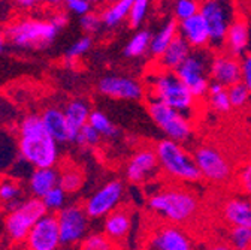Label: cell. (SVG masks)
Returning a JSON list of instances; mask_svg holds the SVG:
<instances>
[{"instance_id":"cell-22","label":"cell","mask_w":251,"mask_h":250,"mask_svg":"<svg viewBox=\"0 0 251 250\" xmlns=\"http://www.w3.org/2000/svg\"><path fill=\"white\" fill-rule=\"evenodd\" d=\"M58 177L60 174L54 169V167L35 168L28 178L30 194L36 198H42L52 187L58 186Z\"/></svg>"},{"instance_id":"cell-31","label":"cell","mask_w":251,"mask_h":250,"mask_svg":"<svg viewBox=\"0 0 251 250\" xmlns=\"http://www.w3.org/2000/svg\"><path fill=\"white\" fill-rule=\"evenodd\" d=\"M88 123L102 137H106V138H115V137H118V132L120 131L114 126V123L103 112H100V111H93V112H90Z\"/></svg>"},{"instance_id":"cell-21","label":"cell","mask_w":251,"mask_h":250,"mask_svg":"<svg viewBox=\"0 0 251 250\" xmlns=\"http://www.w3.org/2000/svg\"><path fill=\"white\" fill-rule=\"evenodd\" d=\"M223 219L230 226L251 228V198H233L223 205Z\"/></svg>"},{"instance_id":"cell-39","label":"cell","mask_w":251,"mask_h":250,"mask_svg":"<svg viewBox=\"0 0 251 250\" xmlns=\"http://www.w3.org/2000/svg\"><path fill=\"white\" fill-rule=\"evenodd\" d=\"M100 134L94 129L90 123H85L84 126L79 129V132H78V135H76V138H75V144H78V145H81V147H88V145H96V144H99V141H100Z\"/></svg>"},{"instance_id":"cell-50","label":"cell","mask_w":251,"mask_h":250,"mask_svg":"<svg viewBox=\"0 0 251 250\" xmlns=\"http://www.w3.org/2000/svg\"><path fill=\"white\" fill-rule=\"evenodd\" d=\"M3 45H5V36L2 32H0V53L3 51Z\"/></svg>"},{"instance_id":"cell-18","label":"cell","mask_w":251,"mask_h":250,"mask_svg":"<svg viewBox=\"0 0 251 250\" xmlns=\"http://www.w3.org/2000/svg\"><path fill=\"white\" fill-rule=\"evenodd\" d=\"M178 32L188 44H190L193 50L206 48L211 42L209 27L201 12L196 15H192L190 18L181 20L178 23Z\"/></svg>"},{"instance_id":"cell-23","label":"cell","mask_w":251,"mask_h":250,"mask_svg":"<svg viewBox=\"0 0 251 250\" xmlns=\"http://www.w3.org/2000/svg\"><path fill=\"white\" fill-rule=\"evenodd\" d=\"M192 47L188 44L179 33L178 36L169 44V47L166 48V51L159 57V66L163 69H169V71H175L182 61L190 56L192 53Z\"/></svg>"},{"instance_id":"cell-53","label":"cell","mask_w":251,"mask_h":250,"mask_svg":"<svg viewBox=\"0 0 251 250\" xmlns=\"http://www.w3.org/2000/svg\"><path fill=\"white\" fill-rule=\"evenodd\" d=\"M66 2H72V0H66ZM66 2H65V3H66Z\"/></svg>"},{"instance_id":"cell-32","label":"cell","mask_w":251,"mask_h":250,"mask_svg":"<svg viewBox=\"0 0 251 250\" xmlns=\"http://www.w3.org/2000/svg\"><path fill=\"white\" fill-rule=\"evenodd\" d=\"M84 183V177L82 174L75 169V168H68V169H63L60 172V177H58V186L63 187V191L66 194H74L76 192L79 187L82 186Z\"/></svg>"},{"instance_id":"cell-41","label":"cell","mask_w":251,"mask_h":250,"mask_svg":"<svg viewBox=\"0 0 251 250\" xmlns=\"http://www.w3.org/2000/svg\"><path fill=\"white\" fill-rule=\"evenodd\" d=\"M79 24H81V28L87 35H93L100 30V27L103 26L102 23V17L100 14H96V12H87L85 15H81V20H79Z\"/></svg>"},{"instance_id":"cell-2","label":"cell","mask_w":251,"mask_h":250,"mask_svg":"<svg viewBox=\"0 0 251 250\" xmlns=\"http://www.w3.org/2000/svg\"><path fill=\"white\" fill-rule=\"evenodd\" d=\"M151 99L160 101L176 111L190 115L195 110L196 98L175 74V71L157 66V71L151 77L150 83Z\"/></svg>"},{"instance_id":"cell-8","label":"cell","mask_w":251,"mask_h":250,"mask_svg":"<svg viewBox=\"0 0 251 250\" xmlns=\"http://www.w3.org/2000/svg\"><path fill=\"white\" fill-rule=\"evenodd\" d=\"M47 213L48 210L41 198L33 196V198L23 201V204L18 208L9 211L6 217L5 226H6V232L9 238L14 243L25 241L31 228H33L35 223Z\"/></svg>"},{"instance_id":"cell-54","label":"cell","mask_w":251,"mask_h":250,"mask_svg":"<svg viewBox=\"0 0 251 250\" xmlns=\"http://www.w3.org/2000/svg\"><path fill=\"white\" fill-rule=\"evenodd\" d=\"M109 2H114V0H109Z\"/></svg>"},{"instance_id":"cell-17","label":"cell","mask_w":251,"mask_h":250,"mask_svg":"<svg viewBox=\"0 0 251 250\" xmlns=\"http://www.w3.org/2000/svg\"><path fill=\"white\" fill-rule=\"evenodd\" d=\"M159 159L154 150H141L132 156V159L126 168V177L130 183H144L152 177L159 168Z\"/></svg>"},{"instance_id":"cell-6","label":"cell","mask_w":251,"mask_h":250,"mask_svg":"<svg viewBox=\"0 0 251 250\" xmlns=\"http://www.w3.org/2000/svg\"><path fill=\"white\" fill-rule=\"evenodd\" d=\"M212 54L205 48H198L190 53L182 63L175 69L178 78L190 88L196 99L208 96L209 88V66Z\"/></svg>"},{"instance_id":"cell-46","label":"cell","mask_w":251,"mask_h":250,"mask_svg":"<svg viewBox=\"0 0 251 250\" xmlns=\"http://www.w3.org/2000/svg\"><path fill=\"white\" fill-rule=\"evenodd\" d=\"M50 21H51L58 30H61V28H65V27L69 24V17H68L65 12H57V14H54V15L50 18Z\"/></svg>"},{"instance_id":"cell-25","label":"cell","mask_w":251,"mask_h":250,"mask_svg":"<svg viewBox=\"0 0 251 250\" xmlns=\"http://www.w3.org/2000/svg\"><path fill=\"white\" fill-rule=\"evenodd\" d=\"M90 112L91 111L84 101H72L65 108V115H66V120L69 124V139H71V142L75 141L79 129L84 126L85 123H88Z\"/></svg>"},{"instance_id":"cell-9","label":"cell","mask_w":251,"mask_h":250,"mask_svg":"<svg viewBox=\"0 0 251 250\" xmlns=\"http://www.w3.org/2000/svg\"><path fill=\"white\" fill-rule=\"evenodd\" d=\"M199 12L203 15L209 27V35H211L209 45H212L215 50L225 48L227 28L233 20L230 5L226 0H205L201 5Z\"/></svg>"},{"instance_id":"cell-40","label":"cell","mask_w":251,"mask_h":250,"mask_svg":"<svg viewBox=\"0 0 251 250\" xmlns=\"http://www.w3.org/2000/svg\"><path fill=\"white\" fill-rule=\"evenodd\" d=\"M91 45H93V39H91L90 35H85V36L79 38L72 47H69V50H68V53H66L68 61H74V60L82 57L85 53L90 51Z\"/></svg>"},{"instance_id":"cell-10","label":"cell","mask_w":251,"mask_h":250,"mask_svg":"<svg viewBox=\"0 0 251 250\" xmlns=\"http://www.w3.org/2000/svg\"><path fill=\"white\" fill-rule=\"evenodd\" d=\"M88 214L79 205H65L57 211L60 229V246L72 247L84 240L88 232Z\"/></svg>"},{"instance_id":"cell-12","label":"cell","mask_w":251,"mask_h":250,"mask_svg":"<svg viewBox=\"0 0 251 250\" xmlns=\"http://www.w3.org/2000/svg\"><path fill=\"white\" fill-rule=\"evenodd\" d=\"M124 196V184L120 180H112L93 194L85 202V211L90 219H100L115 210Z\"/></svg>"},{"instance_id":"cell-27","label":"cell","mask_w":251,"mask_h":250,"mask_svg":"<svg viewBox=\"0 0 251 250\" xmlns=\"http://www.w3.org/2000/svg\"><path fill=\"white\" fill-rule=\"evenodd\" d=\"M178 21L176 20H169L159 32H157L152 38H151V44H150V53L152 57L159 58L166 48L169 47V44L178 36Z\"/></svg>"},{"instance_id":"cell-3","label":"cell","mask_w":251,"mask_h":250,"mask_svg":"<svg viewBox=\"0 0 251 250\" xmlns=\"http://www.w3.org/2000/svg\"><path fill=\"white\" fill-rule=\"evenodd\" d=\"M58 33V28L50 20L23 18L17 20L3 30L6 41L18 48L25 50H45L48 48Z\"/></svg>"},{"instance_id":"cell-47","label":"cell","mask_w":251,"mask_h":250,"mask_svg":"<svg viewBox=\"0 0 251 250\" xmlns=\"http://www.w3.org/2000/svg\"><path fill=\"white\" fill-rule=\"evenodd\" d=\"M12 2L18 6V8H23V9H31L39 5L41 0H12Z\"/></svg>"},{"instance_id":"cell-30","label":"cell","mask_w":251,"mask_h":250,"mask_svg":"<svg viewBox=\"0 0 251 250\" xmlns=\"http://www.w3.org/2000/svg\"><path fill=\"white\" fill-rule=\"evenodd\" d=\"M152 35L148 30H141L138 32L129 42L124 47V56L126 57H141L145 53L150 51V44H151Z\"/></svg>"},{"instance_id":"cell-5","label":"cell","mask_w":251,"mask_h":250,"mask_svg":"<svg viewBox=\"0 0 251 250\" xmlns=\"http://www.w3.org/2000/svg\"><path fill=\"white\" fill-rule=\"evenodd\" d=\"M148 208L165 217L171 223H184L195 216L198 199L185 191H163L154 194L148 199Z\"/></svg>"},{"instance_id":"cell-19","label":"cell","mask_w":251,"mask_h":250,"mask_svg":"<svg viewBox=\"0 0 251 250\" xmlns=\"http://www.w3.org/2000/svg\"><path fill=\"white\" fill-rule=\"evenodd\" d=\"M250 23L242 17H235L227 28L225 48L230 54L241 58L244 54H247L250 48Z\"/></svg>"},{"instance_id":"cell-45","label":"cell","mask_w":251,"mask_h":250,"mask_svg":"<svg viewBox=\"0 0 251 250\" xmlns=\"http://www.w3.org/2000/svg\"><path fill=\"white\" fill-rule=\"evenodd\" d=\"M241 68H242V81L251 90V53H247L241 58Z\"/></svg>"},{"instance_id":"cell-43","label":"cell","mask_w":251,"mask_h":250,"mask_svg":"<svg viewBox=\"0 0 251 250\" xmlns=\"http://www.w3.org/2000/svg\"><path fill=\"white\" fill-rule=\"evenodd\" d=\"M239 184L248 198H251V162L244 165L239 171Z\"/></svg>"},{"instance_id":"cell-44","label":"cell","mask_w":251,"mask_h":250,"mask_svg":"<svg viewBox=\"0 0 251 250\" xmlns=\"http://www.w3.org/2000/svg\"><path fill=\"white\" fill-rule=\"evenodd\" d=\"M66 6L71 12L76 15H85L87 12L91 11V3L88 0H72V2H66Z\"/></svg>"},{"instance_id":"cell-24","label":"cell","mask_w":251,"mask_h":250,"mask_svg":"<svg viewBox=\"0 0 251 250\" xmlns=\"http://www.w3.org/2000/svg\"><path fill=\"white\" fill-rule=\"evenodd\" d=\"M42 121L45 124L47 131L57 142H69V124L65 115V111H60L58 108H47L42 112Z\"/></svg>"},{"instance_id":"cell-14","label":"cell","mask_w":251,"mask_h":250,"mask_svg":"<svg viewBox=\"0 0 251 250\" xmlns=\"http://www.w3.org/2000/svg\"><path fill=\"white\" fill-rule=\"evenodd\" d=\"M209 78L212 81L223 84L225 87H230L232 84L242 81L241 58L230 53L212 56L209 66Z\"/></svg>"},{"instance_id":"cell-26","label":"cell","mask_w":251,"mask_h":250,"mask_svg":"<svg viewBox=\"0 0 251 250\" xmlns=\"http://www.w3.org/2000/svg\"><path fill=\"white\" fill-rule=\"evenodd\" d=\"M18 156V138L0 129V172H9Z\"/></svg>"},{"instance_id":"cell-4","label":"cell","mask_w":251,"mask_h":250,"mask_svg":"<svg viewBox=\"0 0 251 250\" xmlns=\"http://www.w3.org/2000/svg\"><path fill=\"white\" fill-rule=\"evenodd\" d=\"M155 154L162 171L169 177L185 183H195L202 178L195 158L181 142L166 138L157 144Z\"/></svg>"},{"instance_id":"cell-28","label":"cell","mask_w":251,"mask_h":250,"mask_svg":"<svg viewBox=\"0 0 251 250\" xmlns=\"http://www.w3.org/2000/svg\"><path fill=\"white\" fill-rule=\"evenodd\" d=\"M132 3L133 0H114V2H111V5L105 8L100 14L103 26L108 28H114L124 20H127Z\"/></svg>"},{"instance_id":"cell-33","label":"cell","mask_w":251,"mask_h":250,"mask_svg":"<svg viewBox=\"0 0 251 250\" xmlns=\"http://www.w3.org/2000/svg\"><path fill=\"white\" fill-rule=\"evenodd\" d=\"M227 93H229L232 108H242L251 99V90L244 81L235 83L230 87H227Z\"/></svg>"},{"instance_id":"cell-52","label":"cell","mask_w":251,"mask_h":250,"mask_svg":"<svg viewBox=\"0 0 251 250\" xmlns=\"http://www.w3.org/2000/svg\"><path fill=\"white\" fill-rule=\"evenodd\" d=\"M250 38H251V23H250ZM250 47H251V41H250Z\"/></svg>"},{"instance_id":"cell-49","label":"cell","mask_w":251,"mask_h":250,"mask_svg":"<svg viewBox=\"0 0 251 250\" xmlns=\"http://www.w3.org/2000/svg\"><path fill=\"white\" fill-rule=\"evenodd\" d=\"M44 2H45L47 5H50V6H58V5H61V3H65L66 0H44Z\"/></svg>"},{"instance_id":"cell-20","label":"cell","mask_w":251,"mask_h":250,"mask_svg":"<svg viewBox=\"0 0 251 250\" xmlns=\"http://www.w3.org/2000/svg\"><path fill=\"white\" fill-rule=\"evenodd\" d=\"M132 228V216L127 210L115 208L105 216L103 234L112 243H121L129 235Z\"/></svg>"},{"instance_id":"cell-38","label":"cell","mask_w":251,"mask_h":250,"mask_svg":"<svg viewBox=\"0 0 251 250\" xmlns=\"http://www.w3.org/2000/svg\"><path fill=\"white\" fill-rule=\"evenodd\" d=\"M201 5L198 0H176L174 5V14L178 21L190 18L192 15L199 14Z\"/></svg>"},{"instance_id":"cell-7","label":"cell","mask_w":251,"mask_h":250,"mask_svg":"<svg viewBox=\"0 0 251 250\" xmlns=\"http://www.w3.org/2000/svg\"><path fill=\"white\" fill-rule=\"evenodd\" d=\"M148 114L151 120L160 128V131L166 135V138L178 141L181 144L187 142L193 135V128L190 118L185 114L176 111L175 108L151 99L148 102Z\"/></svg>"},{"instance_id":"cell-16","label":"cell","mask_w":251,"mask_h":250,"mask_svg":"<svg viewBox=\"0 0 251 250\" xmlns=\"http://www.w3.org/2000/svg\"><path fill=\"white\" fill-rule=\"evenodd\" d=\"M147 247L155 250H190L193 249V243L181 228L168 225L155 229L152 237L148 240Z\"/></svg>"},{"instance_id":"cell-48","label":"cell","mask_w":251,"mask_h":250,"mask_svg":"<svg viewBox=\"0 0 251 250\" xmlns=\"http://www.w3.org/2000/svg\"><path fill=\"white\" fill-rule=\"evenodd\" d=\"M23 201L24 199H21V198H18V199H14V201H9V202H5L3 204V208L9 213V211H12V210H15V208H18L21 204H23Z\"/></svg>"},{"instance_id":"cell-29","label":"cell","mask_w":251,"mask_h":250,"mask_svg":"<svg viewBox=\"0 0 251 250\" xmlns=\"http://www.w3.org/2000/svg\"><path fill=\"white\" fill-rule=\"evenodd\" d=\"M208 101H209V105L217 112L225 114V112H229L232 110L227 87H225L223 84H220L217 81H212V80H211L209 88H208Z\"/></svg>"},{"instance_id":"cell-11","label":"cell","mask_w":251,"mask_h":250,"mask_svg":"<svg viewBox=\"0 0 251 250\" xmlns=\"http://www.w3.org/2000/svg\"><path fill=\"white\" fill-rule=\"evenodd\" d=\"M193 158L201 171V175L208 181L223 183L230 178L232 167L229 161L217 148L199 147L193 153Z\"/></svg>"},{"instance_id":"cell-15","label":"cell","mask_w":251,"mask_h":250,"mask_svg":"<svg viewBox=\"0 0 251 250\" xmlns=\"http://www.w3.org/2000/svg\"><path fill=\"white\" fill-rule=\"evenodd\" d=\"M98 88L108 98L123 101H138L144 95V88L138 81L124 77H105L99 81Z\"/></svg>"},{"instance_id":"cell-37","label":"cell","mask_w":251,"mask_h":250,"mask_svg":"<svg viewBox=\"0 0 251 250\" xmlns=\"http://www.w3.org/2000/svg\"><path fill=\"white\" fill-rule=\"evenodd\" d=\"M81 249L84 250H111L114 249L112 241L105 234H90L81 241Z\"/></svg>"},{"instance_id":"cell-51","label":"cell","mask_w":251,"mask_h":250,"mask_svg":"<svg viewBox=\"0 0 251 250\" xmlns=\"http://www.w3.org/2000/svg\"><path fill=\"white\" fill-rule=\"evenodd\" d=\"M88 2L93 5V3H100V2H103V0H88Z\"/></svg>"},{"instance_id":"cell-36","label":"cell","mask_w":251,"mask_h":250,"mask_svg":"<svg viewBox=\"0 0 251 250\" xmlns=\"http://www.w3.org/2000/svg\"><path fill=\"white\" fill-rule=\"evenodd\" d=\"M150 3H151V0H133L130 14L127 18L129 26L132 28H136L144 23V20L148 14V9H150Z\"/></svg>"},{"instance_id":"cell-1","label":"cell","mask_w":251,"mask_h":250,"mask_svg":"<svg viewBox=\"0 0 251 250\" xmlns=\"http://www.w3.org/2000/svg\"><path fill=\"white\" fill-rule=\"evenodd\" d=\"M18 150L35 168L54 167L58 159L57 141L50 135L41 115H25L18 124Z\"/></svg>"},{"instance_id":"cell-13","label":"cell","mask_w":251,"mask_h":250,"mask_svg":"<svg viewBox=\"0 0 251 250\" xmlns=\"http://www.w3.org/2000/svg\"><path fill=\"white\" fill-rule=\"evenodd\" d=\"M25 246L30 250H55L60 247L58 221L54 214H45L31 228L25 238Z\"/></svg>"},{"instance_id":"cell-42","label":"cell","mask_w":251,"mask_h":250,"mask_svg":"<svg viewBox=\"0 0 251 250\" xmlns=\"http://www.w3.org/2000/svg\"><path fill=\"white\" fill-rule=\"evenodd\" d=\"M21 187L20 184H17L14 180L11 181H3L0 184V202L5 204V202H9V201H14V199H18L21 198Z\"/></svg>"},{"instance_id":"cell-35","label":"cell","mask_w":251,"mask_h":250,"mask_svg":"<svg viewBox=\"0 0 251 250\" xmlns=\"http://www.w3.org/2000/svg\"><path fill=\"white\" fill-rule=\"evenodd\" d=\"M41 199L44 201L48 211H60L63 207L66 205V192L63 191V187L55 186Z\"/></svg>"},{"instance_id":"cell-34","label":"cell","mask_w":251,"mask_h":250,"mask_svg":"<svg viewBox=\"0 0 251 250\" xmlns=\"http://www.w3.org/2000/svg\"><path fill=\"white\" fill-rule=\"evenodd\" d=\"M230 247L238 250L251 249V228L250 226H232L229 234Z\"/></svg>"}]
</instances>
